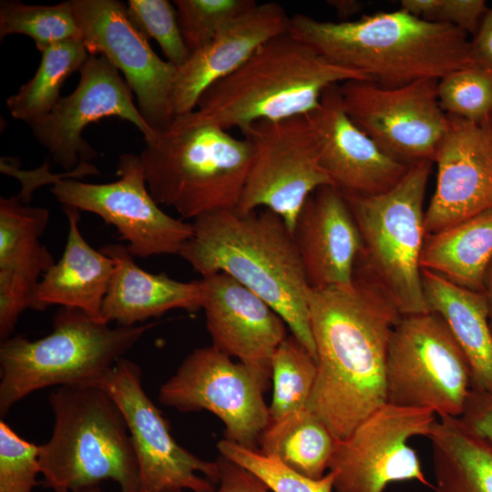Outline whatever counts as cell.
Masks as SVG:
<instances>
[{
  "mask_svg": "<svg viewBox=\"0 0 492 492\" xmlns=\"http://www.w3.org/2000/svg\"><path fill=\"white\" fill-rule=\"evenodd\" d=\"M309 313L317 376L307 408L342 440L387 403L386 356L402 315L377 284L355 273L350 286L312 289Z\"/></svg>",
  "mask_w": 492,
  "mask_h": 492,
  "instance_id": "obj_1",
  "label": "cell"
},
{
  "mask_svg": "<svg viewBox=\"0 0 492 492\" xmlns=\"http://www.w3.org/2000/svg\"><path fill=\"white\" fill-rule=\"evenodd\" d=\"M179 255L203 276L224 272L266 302L316 360L310 324V287L293 234L262 209L218 210L193 220Z\"/></svg>",
  "mask_w": 492,
  "mask_h": 492,
  "instance_id": "obj_2",
  "label": "cell"
},
{
  "mask_svg": "<svg viewBox=\"0 0 492 492\" xmlns=\"http://www.w3.org/2000/svg\"><path fill=\"white\" fill-rule=\"evenodd\" d=\"M289 33L333 64L386 87L441 79L473 65L466 32L401 8L339 23L296 14Z\"/></svg>",
  "mask_w": 492,
  "mask_h": 492,
  "instance_id": "obj_3",
  "label": "cell"
},
{
  "mask_svg": "<svg viewBox=\"0 0 492 492\" xmlns=\"http://www.w3.org/2000/svg\"><path fill=\"white\" fill-rule=\"evenodd\" d=\"M354 79L371 80L333 64L288 32L264 43L236 71L207 88L186 116L243 133L258 121L307 115L329 87Z\"/></svg>",
  "mask_w": 492,
  "mask_h": 492,
  "instance_id": "obj_4",
  "label": "cell"
},
{
  "mask_svg": "<svg viewBox=\"0 0 492 492\" xmlns=\"http://www.w3.org/2000/svg\"><path fill=\"white\" fill-rule=\"evenodd\" d=\"M145 141L139 156L158 204L192 220L238 207L253 159L248 139L183 115Z\"/></svg>",
  "mask_w": 492,
  "mask_h": 492,
  "instance_id": "obj_5",
  "label": "cell"
},
{
  "mask_svg": "<svg viewBox=\"0 0 492 492\" xmlns=\"http://www.w3.org/2000/svg\"><path fill=\"white\" fill-rule=\"evenodd\" d=\"M54 425L39 446L45 487L75 492L111 479L120 492H140L139 468L126 419L102 388L72 384L48 396Z\"/></svg>",
  "mask_w": 492,
  "mask_h": 492,
  "instance_id": "obj_6",
  "label": "cell"
},
{
  "mask_svg": "<svg viewBox=\"0 0 492 492\" xmlns=\"http://www.w3.org/2000/svg\"><path fill=\"white\" fill-rule=\"evenodd\" d=\"M155 324L111 327L80 310L62 307L46 336L2 341L0 415L39 389L94 385Z\"/></svg>",
  "mask_w": 492,
  "mask_h": 492,
  "instance_id": "obj_7",
  "label": "cell"
},
{
  "mask_svg": "<svg viewBox=\"0 0 492 492\" xmlns=\"http://www.w3.org/2000/svg\"><path fill=\"white\" fill-rule=\"evenodd\" d=\"M432 161L409 166L402 179L375 195L343 193L362 238L354 273L377 284L401 315L429 313L422 279L424 202Z\"/></svg>",
  "mask_w": 492,
  "mask_h": 492,
  "instance_id": "obj_8",
  "label": "cell"
},
{
  "mask_svg": "<svg viewBox=\"0 0 492 492\" xmlns=\"http://www.w3.org/2000/svg\"><path fill=\"white\" fill-rule=\"evenodd\" d=\"M386 401L460 417L472 388L469 364L440 315H402L385 364Z\"/></svg>",
  "mask_w": 492,
  "mask_h": 492,
  "instance_id": "obj_9",
  "label": "cell"
},
{
  "mask_svg": "<svg viewBox=\"0 0 492 492\" xmlns=\"http://www.w3.org/2000/svg\"><path fill=\"white\" fill-rule=\"evenodd\" d=\"M242 134L252 146L253 159L237 209H268L292 232L309 196L323 186H333L321 166L307 115L258 121Z\"/></svg>",
  "mask_w": 492,
  "mask_h": 492,
  "instance_id": "obj_10",
  "label": "cell"
},
{
  "mask_svg": "<svg viewBox=\"0 0 492 492\" xmlns=\"http://www.w3.org/2000/svg\"><path fill=\"white\" fill-rule=\"evenodd\" d=\"M268 386L249 367L214 346L190 353L162 384L159 400L181 412L207 410L225 425V439L257 449L272 422L263 394Z\"/></svg>",
  "mask_w": 492,
  "mask_h": 492,
  "instance_id": "obj_11",
  "label": "cell"
},
{
  "mask_svg": "<svg viewBox=\"0 0 492 492\" xmlns=\"http://www.w3.org/2000/svg\"><path fill=\"white\" fill-rule=\"evenodd\" d=\"M110 183L72 179L54 181L51 193L63 207L94 213L116 227L133 257L178 254L193 233L192 223L165 213L150 195L140 156H119Z\"/></svg>",
  "mask_w": 492,
  "mask_h": 492,
  "instance_id": "obj_12",
  "label": "cell"
},
{
  "mask_svg": "<svg viewBox=\"0 0 492 492\" xmlns=\"http://www.w3.org/2000/svg\"><path fill=\"white\" fill-rule=\"evenodd\" d=\"M92 386L106 391L126 419L138 464L140 492L213 491L219 478L217 460H203L175 441L168 421L147 395L136 363L119 359Z\"/></svg>",
  "mask_w": 492,
  "mask_h": 492,
  "instance_id": "obj_13",
  "label": "cell"
},
{
  "mask_svg": "<svg viewBox=\"0 0 492 492\" xmlns=\"http://www.w3.org/2000/svg\"><path fill=\"white\" fill-rule=\"evenodd\" d=\"M439 79L386 87L372 80L339 85L350 118L386 154L405 164L433 162L449 123L437 97Z\"/></svg>",
  "mask_w": 492,
  "mask_h": 492,
  "instance_id": "obj_14",
  "label": "cell"
},
{
  "mask_svg": "<svg viewBox=\"0 0 492 492\" xmlns=\"http://www.w3.org/2000/svg\"><path fill=\"white\" fill-rule=\"evenodd\" d=\"M436 415L429 409L384 404L344 439L338 440L329 465L335 492H383L394 482L432 485L408 442L428 436Z\"/></svg>",
  "mask_w": 492,
  "mask_h": 492,
  "instance_id": "obj_15",
  "label": "cell"
},
{
  "mask_svg": "<svg viewBox=\"0 0 492 492\" xmlns=\"http://www.w3.org/2000/svg\"><path fill=\"white\" fill-rule=\"evenodd\" d=\"M70 4L88 54L104 56L123 73L140 114L155 133L168 128L175 118L171 93L177 67L153 51L123 2L71 0Z\"/></svg>",
  "mask_w": 492,
  "mask_h": 492,
  "instance_id": "obj_16",
  "label": "cell"
},
{
  "mask_svg": "<svg viewBox=\"0 0 492 492\" xmlns=\"http://www.w3.org/2000/svg\"><path fill=\"white\" fill-rule=\"evenodd\" d=\"M79 72L76 89L61 97L49 114L29 125L36 139L68 172L97 155L82 136L91 123L116 117L133 124L145 140L155 134L135 106L127 82L108 59L89 55Z\"/></svg>",
  "mask_w": 492,
  "mask_h": 492,
  "instance_id": "obj_17",
  "label": "cell"
},
{
  "mask_svg": "<svg viewBox=\"0 0 492 492\" xmlns=\"http://www.w3.org/2000/svg\"><path fill=\"white\" fill-rule=\"evenodd\" d=\"M436 149V185L425 213V236L492 210V122L448 116Z\"/></svg>",
  "mask_w": 492,
  "mask_h": 492,
  "instance_id": "obj_18",
  "label": "cell"
},
{
  "mask_svg": "<svg viewBox=\"0 0 492 492\" xmlns=\"http://www.w3.org/2000/svg\"><path fill=\"white\" fill-rule=\"evenodd\" d=\"M200 282L211 345L237 358L269 386L272 357L288 336L287 324L266 302L224 272Z\"/></svg>",
  "mask_w": 492,
  "mask_h": 492,
  "instance_id": "obj_19",
  "label": "cell"
},
{
  "mask_svg": "<svg viewBox=\"0 0 492 492\" xmlns=\"http://www.w3.org/2000/svg\"><path fill=\"white\" fill-rule=\"evenodd\" d=\"M340 84L329 87L307 114L321 166L343 193L375 195L395 186L409 169L386 154L347 115Z\"/></svg>",
  "mask_w": 492,
  "mask_h": 492,
  "instance_id": "obj_20",
  "label": "cell"
},
{
  "mask_svg": "<svg viewBox=\"0 0 492 492\" xmlns=\"http://www.w3.org/2000/svg\"><path fill=\"white\" fill-rule=\"evenodd\" d=\"M290 22L278 3H257L192 52L177 67L171 93L175 118L194 111L207 88L236 71L264 43L288 33Z\"/></svg>",
  "mask_w": 492,
  "mask_h": 492,
  "instance_id": "obj_21",
  "label": "cell"
},
{
  "mask_svg": "<svg viewBox=\"0 0 492 492\" xmlns=\"http://www.w3.org/2000/svg\"><path fill=\"white\" fill-rule=\"evenodd\" d=\"M292 234L312 289L346 287L354 282L362 238L339 189L326 185L313 192L296 219Z\"/></svg>",
  "mask_w": 492,
  "mask_h": 492,
  "instance_id": "obj_22",
  "label": "cell"
},
{
  "mask_svg": "<svg viewBox=\"0 0 492 492\" xmlns=\"http://www.w3.org/2000/svg\"><path fill=\"white\" fill-rule=\"evenodd\" d=\"M48 210L24 204L19 197L0 199V339L11 337L21 314L33 309L44 274L55 260L40 242Z\"/></svg>",
  "mask_w": 492,
  "mask_h": 492,
  "instance_id": "obj_23",
  "label": "cell"
},
{
  "mask_svg": "<svg viewBox=\"0 0 492 492\" xmlns=\"http://www.w3.org/2000/svg\"><path fill=\"white\" fill-rule=\"evenodd\" d=\"M100 251L117 262L102 306L105 323L134 326L170 310L195 313L201 309L200 280L186 282L165 273H149L135 262L122 244H107Z\"/></svg>",
  "mask_w": 492,
  "mask_h": 492,
  "instance_id": "obj_24",
  "label": "cell"
},
{
  "mask_svg": "<svg viewBox=\"0 0 492 492\" xmlns=\"http://www.w3.org/2000/svg\"><path fill=\"white\" fill-rule=\"evenodd\" d=\"M68 233L61 258L42 277L33 310L51 305L77 309L102 319L103 302L117 269L115 260L92 248L79 230V210L63 207ZM105 323V322H104Z\"/></svg>",
  "mask_w": 492,
  "mask_h": 492,
  "instance_id": "obj_25",
  "label": "cell"
},
{
  "mask_svg": "<svg viewBox=\"0 0 492 492\" xmlns=\"http://www.w3.org/2000/svg\"><path fill=\"white\" fill-rule=\"evenodd\" d=\"M422 279L430 312L446 322L469 364L472 386L492 395V331L484 294L425 269Z\"/></svg>",
  "mask_w": 492,
  "mask_h": 492,
  "instance_id": "obj_26",
  "label": "cell"
},
{
  "mask_svg": "<svg viewBox=\"0 0 492 492\" xmlns=\"http://www.w3.org/2000/svg\"><path fill=\"white\" fill-rule=\"evenodd\" d=\"M427 437L434 492H492V449L460 417H439Z\"/></svg>",
  "mask_w": 492,
  "mask_h": 492,
  "instance_id": "obj_27",
  "label": "cell"
},
{
  "mask_svg": "<svg viewBox=\"0 0 492 492\" xmlns=\"http://www.w3.org/2000/svg\"><path fill=\"white\" fill-rule=\"evenodd\" d=\"M492 260V210L425 236L421 266L455 285L483 292Z\"/></svg>",
  "mask_w": 492,
  "mask_h": 492,
  "instance_id": "obj_28",
  "label": "cell"
},
{
  "mask_svg": "<svg viewBox=\"0 0 492 492\" xmlns=\"http://www.w3.org/2000/svg\"><path fill=\"white\" fill-rule=\"evenodd\" d=\"M338 440L308 408L272 420L259 444L272 456L305 477L319 479L329 469Z\"/></svg>",
  "mask_w": 492,
  "mask_h": 492,
  "instance_id": "obj_29",
  "label": "cell"
},
{
  "mask_svg": "<svg viewBox=\"0 0 492 492\" xmlns=\"http://www.w3.org/2000/svg\"><path fill=\"white\" fill-rule=\"evenodd\" d=\"M88 56L82 40L59 42L41 51L34 77L6 100L12 117L31 125L49 114L61 98L65 81L81 69Z\"/></svg>",
  "mask_w": 492,
  "mask_h": 492,
  "instance_id": "obj_30",
  "label": "cell"
},
{
  "mask_svg": "<svg viewBox=\"0 0 492 492\" xmlns=\"http://www.w3.org/2000/svg\"><path fill=\"white\" fill-rule=\"evenodd\" d=\"M317 376L313 354L292 334L279 345L272 361V420L307 408Z\"/></svg>",
  "mask_w": 492,
  "mask_h": 492,
  "instance_id": "obj_31",
  "label": "cell"
},
{
  "mask_svg": "<svg viewBox=\"0 0 492 492\" xmlns=\"http://www.w3.org/2000/svg\"><path fill=\"white\" fill-rule=\"evenodd\" d=\"M15 34L31 37L40 52L59 42L82 40L70 1L52 5L1 1L0 38Z\"/></svg>",
  "mask_w": 492,
  "mask_h": 492,
  "instance_id": "obj_32",
  "label": "cell"
},
{
  "mask_svg": "<svg viewBox=\"0 0 492 492\" xmlns=\"http://www.w3.org/2000/svg\"><path fill=\"white\" fill-rule=\"evenodd\" d=\"M438 102L447 116L473 123L492 122V74L471 65L439 79Z\"/></svg>",
  "mask_w": 492,
  "mask_h": 492,
  "instance_id": "obj_33",
  "label": "cell"
},
{
  "mask_svg": "<svg viewBox=\"0 0 492 492\" xmlns=\"http://www.w3.org/2000/svg\"><path fill=\"white\" fill-rule=\"evenodd\" d=\"M220 456L248 469L272 492H333L334 476L328 471L313 479L292 470L272 456L221 439L217 444Z\"/></svg>",
  "mask_w": 492,
  "mask_h": 492,
  "instance_id": "obj_34",
  "label": "cell"
},
{
  "mask_svg": "<svg viewBox=\"0 0 492 492\" xmlns=\"http://www.w3.org/2000/svg\"><path fill=\"white\" fill-rule=\"evenodd\" d=\"M173 3L190 55L257 4L254 0H175Z\"/></svg>",
  "mask_w": 492,
  "mask_h": 492,
  "instance_id": "obj_35",
  "label": "cell"
},
{
  "mask_svg": "<svg viewBox=\"0 0 492 492\" xmlns=\"http://www.w3.org/2000/svg\"><path fill=\"white\" fill-rule=\"evenodd\" d=\"M127 10L131 21L159 45L168 61L179 67L189 57L177 10L168 0H128Z\"/></svg>",
  "mask_w": 492,
  "mask_h": 492,
  "instance_id": "obj_36",
  "label": "cell"
},
{
  "mask_svg": "<svg viewBox=\"0 0 492 492\" xmlns=\"http://www.w3.org/2000/svg\"><path fill=\"white\" fill-rule=\"evenodd\" d=\"M40 473L39 446L0 421V492H33Z\"/></svg>",
  "mask_w": 492,
  "mask_h": 492,
  "instance_id": "obj_37",
  "label": "cell"
},
{
  "mask_svg": "<svg viewBox=\"0 0 492 492\" xmlns=\"http://www.w3.org/2000/svg\"><path fill=\"white\" fill-rule=\"evenodd\" d=\"M400 5L402 10L413 15L453 26L474 36L489 10L483 0H402Z\"/></svg>",
  "mask_w": 492,
  "mask_h": 492,
  "instance_id": "obj_38",
  "label": "cell"
},
{
  "mask_svg": "<svg viewBox=\"0 0 492 492\" xmlns=\"http://www.w3.org/2000/svg\"><path fill=\"white\" fill-rule=\"evenodd\" d=\"M460 418L492 449V395L472 386Z\"/></svg>",
  "mask_w": 492,
  "mask_h": 492,
  "instance_id": "obj_39",
  "label": "cell"
},
{
  "mask_svg": "<svg viewBox=\"0 0 492 492\" xmlns=\"http://www.w3.org/2000/svg\"><path fill=\"white\" fill-rule=\"evenodd\" d=\"M218 483L211 492H272L248 469L220 456Z\"/></svg>",
  "mask_w": 492,
  "mask_h": 492,
  "instance_id": "obj_40",
  "label": "cell"
},
{
  "mask_svg": "<svg viewBox=\"0 0 492 492\" xmlns=\"http://www.w3.org/2000/svg\"><path fill=\"white\" fill-rule=\"evenodd\" d=\"M473 65L492 74V9L483 18L478 31L470 40Z\"/></svg>",
  "mask_w": 492,
  "mask_h": 492,
  "instance_id": "obj_41",
  "label": "cell"
},
{
  "mask_svg": "<svg viewBox=\"0 0 492 492\" xmlns=\"http://www.w3.org/2000/svg\"><path fill=\"white\" fill-rule=\"evenodd\" d=\"M488 309L489 324L492 331V260L488 264L483 282V292Z\"/></svg>",
  "mask_w": 492,
  "mask_h": 492,
  "instance_id": "obj_42",
  "label": "cell"
},
{
  "mask_svg": "<svg viewBox=\"0 0 492 492\" xmlns=\"http://www.w3.org/2000/svg\"><path fill=\"white\" fill-rule=\"evenodd\" d=\"M327 3L336 9L339 15L343 17L354 15L361 6L360 3L351 0L328 1Z\"/></svg>",
  "mask_w": 492,
  "mask_h": 492,
  "instance_id": "obj_43",
  "label": "cell"
},
{
  "mask_svg": "<svg viewBox=\"0 0 492 492\" xmlns=\"http://www.w3.org/2000/svg\"><path fill=\"white\" fill-rule=\"evenodd\" d=\"M75 492H102L101 488H100V485H94V486H89V487H83L79 490H77ZM168 492H182V490H170V491H168Z\"/></svg>",
  "mask_w": 492,
  "mask_h": 492,
  "instance_id": "obj_44",
  "label": "cell"
}]
</instances>
